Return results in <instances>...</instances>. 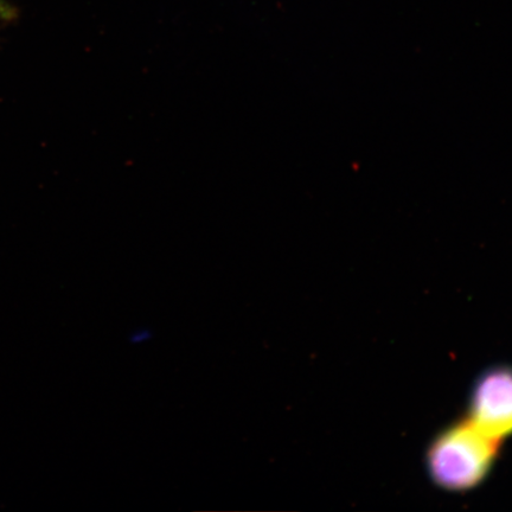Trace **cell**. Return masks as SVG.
Here are the masks:
<instances>
[{"instance_id": "obj_1", "label": "cell", "mask_w": 512, "mask_h": 512, "mask_svg": "<svg viewBox=\"0 0 512 512\" xmlns=\"http://www.w3.org/2000/svg\"><path fill=\"white\" fill-rule=\"evenodd\" d=\"M499 444L469 419L457 422L433 441L427 453L428 472L446 490L473 489L489 475Z\"/></svg>"}, {"instance_id": "obj_2", "label": "cell", "mask_w": 512, "mask_h": 512, "mask_svg": "<svg viewBox=\"0 0 512 512\" xmlns=\"http://www.w3.org/2000/svg\"><path fill=\"white\" fill-rule=\"evenodd\" d=\"M469 420L499 443L512 434L511 368H494L480 377L473 389Z\"/></svg>"}, {"instance_id": "obj_3", "label": "cell", "mask_w": 512, "mask_h": 512, "mask_svg": "<svg viewBox=\"0 0 512 512\" xmlns=\"http://www.w3.org/2000/svg\"><path fill=\"white\" fill-rule=\"evenodd\" d=\"M17 16V11L9 3H6L5 0H0V22H10L12 19H15Z\"/></svg>"}, {"instance_id": "obj_4", "label": "cell", "mask_w": 512, "mask_h": 512, "mask_svg": "<svg viewBox=\"0 0 512 512\" xmlns=\"http://www.w3.org/2000/svg\"><path fill=\"white\" fill-rule=\"evenodd\" d=\"M152 337L151 331L146 329H140L138 331L132 332L130 336V342L132 344H142L147 341H150Z\"/></svg>"}]
</instances>
